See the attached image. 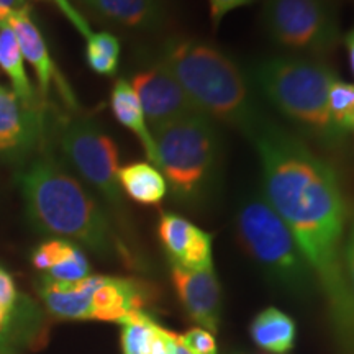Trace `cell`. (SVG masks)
Wrapping results in <instances>:
<instances>
[{
  "mask_svg": "<svg viewBox=\"0 0 354 354\" xmlns=\"http://www.w3.org/2000/svg\"><path fill=\"white\" fill-rule=\"evenodd\" d=\"M110 107H112V113L117 118V122L122 123L127 130H130L140 140L146 156H148V161L158 167V154L153 133L149 130L145 112L130 81L118 79L115 82L112 94H110Z\"/></svg>",
  "mask_w": 354,
  "mask_h": 354,
  "instance_id": "2e32d148",
  "label": "cell"
},
{
  "mask_svg": "<svg viewBox=\"0 0 354 354\" xmlns=\"http://www.w3.org/2000/svg\"><path fill=\"white\" fill-rule=\"evenodd\" d=\"M59 148L74 171L115 210L123 207L118 183L120 156L115 141L88 120H69L59 131Z\"/></svg>",
  "mask_w": 354,
  "mask_h": 354,
  "instance_id": "ba28073f",
  "label": "cell"
},
{
  "mask_svg": "<svg viewBox=\"0 0 354 354\" xmlns=\"http://www.w3.org/2000/svg\"><path fill=\"white\" fill-rule=\"evenodd\" d=\"M104 19L128 28L149 30L162 24L161 0H82Z\"/></svg>",
  "mask_w": 354,
  "mask_h": 354,
  "instance_id": "e0dca14e",
  "label": "cell"
},
{
  "mask_svg": "<svg viewBox=\"0 0 354 354\" xmlns=\"http://www.w3.org/2000/svg\"><path fill=\"white\" fill-rule=\"evenodd\" d=\"M86 44V61L88 68L99 76H113L120 64V41L109 32H94Z\"/></svg>",
  "mask_w": 354,
  "mask_h": 354,
  "instance_id": "44dd1931",
  "label": "cell"
},
{
  "mask_svg": "<svg viewBox=\"0 0 354 354\" xmlns=\"http://www.w3.org/2000/svg\"><path fill=\"white\" fill-rule=\"evenodd\" d=\"M263 24L287 55L325 59L342 41L330 0H266Z\"/></svg>",
  "mask_w": 354,
  "mask_h": 354,
  "instance_id": "52a82bcc",
  "label": "cell"
},
{
  "mask_svg": "<svg viewBox=\"0 0 354 354\" xmlns=\"http://www.w3.org/2000/svg\"><path fill=\"white\" fill-rule=\"evenodd\" d=\"M17 183L38 230L74 240L104 259L130 263L99 202L55 159H35L17 174Z\"/></svg>",
  "mask_w": 354,
  "mask_h": 354,
  "instance_id": "7a4b0ae2",
  "label": "cell"
},
{
  "mask_svg": "<svg viewBox=\"0 0 354 354\" xmlns=\"http://www.w3.org/2000/svg\"><path fill=\"white\" fill-rule=\"evenodd\" d=\"M0 69L10 79L12 92L21 102L28 105H39L32 81L25 71L19 41L7 21H0Z\"/></svg>",
  "mask_w": 354,
  "mask_h": 354,
  "instance_id": "ffe728a7",
  "label": "cell"
},
{
  "mask_svg": "<svg viewBox=\"0 0 354 354\" xmlns=\"http://www.w3.org/2000/svg\"><path fill=\"white\" fill-rule=\"evenodd\" d=\"M180 336V335H179ZM176 354H194L192 351H189L187 348L184 346L183 343H179V346H177V351H176Z\"/></svg>",
  "mask_w": 354,
  "mask_h": 354,
  "instance_id": "836d02e7",
  "label": "cell"
},
{
  "mask_svg": "<svg viewBox=\"0 0 354 354\" xmlns=\"http://www.w3.org/2000/svg\"><path fill=\"white\" fill-rule=\"evenodd\" d=\"M123 354H148L158 323L145 310L133 312L120 322Z\"/></svg>",
  "mask_w": 354,
  "mask_h": 354,
  "instance_id": "7402d4cb",
  "label": "cell"
},
{
  "mask_svg": "<svg viewBox=\"0 0 354 354\" xmlns=\"http://www.w3.org/2000/svg\"><path fill=\"white\" fill-rule=\"evenodd\" d=\"M328 110L333 125L342 135L354 133V84L336 79L328 92Z\"/></svg>",
  "mask_w": 354,
  "mask_h": 354,
  "instance_id": "603a6c76",
  "label": "cell"
},
{
  "mask_svg": "<svg viewBox=\"0 0 354 354\" xmlns=\"http://www.w3.org/2000/svg\"><path fill=\"white\" fill-rule=\"evenodd\" d=\"M158 234L172 266L198 271L214 268V238L184 216L166 212L159 216Z\"/></svg>",
  "mask_w": 354,
  "mask_h": 354,
  "instance_id": "7c38bea8",
  "label": "cell"
},
{
  "mask_svg": "<svg viewBox=\"0 0 354 354\" xmlns=\"http://www.w3.org/2000/svg\"><path fill=\"white\" fill-rule=\"evenodd\" d=\"M180 343L194 354H216V342L210 331L192 328L180 335Z\"/></svg>",
  "mask_w": 354,
  "mask_h": 354,
  "instance_id": "d4e9b609",
  "label": "cell"
},
{
  "mask_svg": "<svg viewBox=\"0 0 354 354\" xmlns=\"http://www.w3.org/2000/svg\"><path fill=\"white\" fill-rule=\"evenodd\" d=\"M43 130L41 105L25 104L0 86V158H25L37 148Z\"/></svg>",
  "mask_w": 354,
  "mask_h": 354,
  "instance_id": "30bf717a",
  "label": "cell"
},
{
  "mask_svg": "<svg viewBox=\"0 0 354 354\" xmlns=\"http://www.w3.org/2000/svg\"><path fill=\"white\" fill-rule=\"evenodd\" d=\"M6 21L13 30V33H15L24 59H26V63L35 69L41 95H48L53 84L59 91V94L66 104L69 107L76 109V97H74L73 91H71L69 84L66 82V79L57 71L55 61L51 59L46 41H44L43 35L38 30L37 24L33 21L32 15H30V8L12 12Z\"/></svg>",
  "mask_w": 354,
  "mask_h": 354,
  "instance_id": "4fadbf2b",
  "label": "cell"
},
{
  "mask_svg": "<svg viewBox=\"0 0 354 354\" xmlns=\"http://www.w3.org/2000/svg\"><path fill=\"white\" fill-rule=\"evenodd\" d=\"M158 63L169 71L198 112L248 136L263 120L250 79L228 53L209 41L169 38Z\"/></svg>",
  "mask_w": 354,
  "mask_h": 354,
  "instance_id": "3957f363",
  "label": "cell"
},
{
  "mask_svg": "<svg viewBox=\"0 0 354 354\" xmlns=\"http://www.w3.org/2000/svg\"><path fill=\"white\" fill-rule=\"evenodd\" d=\"M248 136L259 158L263 196L289 227L325 295L339 343L354 354V295L343 259L349 207L339 177L302 138L268 118Z\"/></svg>",
  "mask_w": 354,
  "mask_h": 354,
  "instance_id": "6da1fadb",
  "label": "cell"
},
{
  "mask_svg": "<svg viewBox=\"0 0 354 354\" xmlns=\"http://www.w3.org/2000/svg\"><path fill=\"white\" fill-rule=\"evenodd\" d=\"M343 259H344V271H346L349 287H351V292L354 295V205L349 209Z\"/></svg>",
  "mask_w": 354,
  "mask_h": 354,
  "instance_id": "4316f807",
  "label": "cell"
},
{
  "mask_svg": "<svg viewBox=\"0 0 354 354\" xmlns=\"http://www.w3.org/2000/svg\"><path fill=\"white\" fill-rule=\"evenodd\" d=\"M167 190L184 205L207 201L220 180L221 143L215 122L190 115L151 130Z\"/></svg>",
  "mask_w": 354,
  "mask_h": 354,
  "instance_id": "5b68a950",
  "label": "cell"
},
{
  "mask_svg": "<svg viewBox=\"0 0 354 354\" xmlns=\"http://www.w3.org/2000/svg\"><path fill=\"white\" fill-rule=\"evenodd\" d=\"M148 302V286L136 279L94 276L88 320L120 323Z\"/></svg>",
  "mask_w": 354,
  "mask_h": 354,
  "instance_id": "5bb4252c",
  "label": "cell"
},
{
  "mask_svg": "<svg viewBox=\"0 0 354 354\" xmlns=\"http://www.w3.org/2000/svg\"><path fill=\"white\" fill-rule=\"evenodd\" d=\"M130 84L138 97L149 130L201 113L179 82L158 61L148 69L136 73Z\"/></svg>",
  "mask_w": 354,
  "mask_h": 354,
  "instance_id": "9c48e42d",
  "label": "cell"
},
{
  "mask_svg": "<svg viewBox=\"0 0 354 354\" xmlns=\"http://www.w3.org/2000/svg\"><path fill=\"white\" fill-rule=\"evenodd\" d=\"M171 277L179 302L190 320L215 333L221 315V289L214 268L190 271L171 266Z\"/></svg>",
  "mask_w": 354,
  "mask_h": 354,
  "instance_id": "8fae6325",
  "label": "cell"
},
{
  "mask_svg": "<svg viewBox=\"0 0 354 354\" xmlns=\"http://www.w3.org/2000/svg\"><path fill=\"white\" fill-rule=\"evenodd\" d=\"M7 339L8 338H0V354H12L10 349L7 348Z\"/></svg>",
  "mask_w": 354,
  "mask_h": 354,
  "instance_id": "d6a6232c",
  "label": "cell"
},
{
  "mask_svg": "<svg viewBox=\"0 0 354 354\" xmlns=\"http://www.w3.org/2000/svg\"><path fill=\"white\" fill-rule=\"evenodd\" d=\"M81 248L68 240H50L39 245L32 254V263L38 271L50 272L66 261L81 253Z\"/></svg>",
  "mask_w": 354,
  "mask_h": 354,
  "instance_id": "cb8c5ba5",
  "label": "cell"
},
{
  "mask_svg": "<svg viewBox=\"0 0 354 354\" xmlns=\"http://www.w3.org/2000/svg\"><path fill=\"white\" fill-rule=\"evenodd\" d=\"M48 2L56 3L57 8H59V10L64 13V17L71 21V24L76 26V30L82 35L84 38L87 39L92 33H94V32H92L91 26H88L87 20L84 19V17L76 10V8H74V6L69 2V0H48Z\"/></svg>",
  "mask_w": 354,
  "mask_h": 354,
  "instance_id": "f1b7e54d",
  "label": "cell"
},
{
  "mask_svg": "<svg viewBox=\"0 0 354 354\" xmlns=\"http://www.w3.org/2000/svg\"><path fill=\"white\" fill-rule=\"evenodd\" d=\"M251 336L261 349L272 354H287L295 343V323L279 308L269 307L251 323Z\"/></svg>",
  "mask_w": 354,
  "mask_h": 354,
  "instance_id": "d6986e66",
  "label": "cell"
},
{
  "mask_svg": "<svg viewBox=\"0 0 354 354\" xmlns=\"http://www.w3.org/2000/svg\"><path fill=\"white\" fill-rule=\"evenodd\" d=\"M92 286L94 276L77 282H61L43 276L39 295L55 317L64 320H88Z\"/></svg>",
  "mask_w": 354,
  "mask_h": 354,
  "instance_id": "9a60e30c",
  "label": "cell"
},
{
  "mask_svg": "<svg viewBox=\"0 0 354 354\" xmlns=\"http://www.w3.org/2000/svg\"><path fill=\"white\" fill-rule=\"evenodd\" d=\"M179 343H180L179 335L172 333V331L156 325L151 344H149L148 354H176Z\"/></svg>",
  "mask_w": 354,
  "mask_h": 354,
  "instance_id": "484cf974",
  "label": "cell"
},
{
  "mask_svg": "<svg viewBox=\"0 0 354 354\" xmlns=\"http://www.w3.org/2000/svg\"><path fill=\"white\" fill-rule=\"evenodd\" d=\"M241 246L268 277L297 297H307L317 281L286 221L263 194L245 198L236 214Z\"/></svg>",
  "mask_w": 354,
  "mask_h": 354,
  "instance_id": "8992f818",
  "label": "cell"
},
{
  "mask_svg": "<svg viewBox=\"0 0 354 354\" xmlns=\"http://www.w3.org/2000/svg\"><path fill=\"white\" fill-rule=\"evenodd\" d=\"M254 2L256 0H207L212 24L216 26L230 12L236 10V8L251 6V3Z\"/></svg>",
  "mask_w": 354,
  "mask_h": 354,
  "instance_id": "83f0119b",
  "label": "cell"
},
{
  "mask_svg": "<svg viewBox=\"0 0 354 354\" xmlns=\"http://www.w3.org/2000/svg\"><path fill=\"white\" fill-rule=\"evenodd\" d=\"M17 300H19V294H17L15 282L10 274L0 268V304L15 308Z\"/></svg>",
  "mask_w": 354,
  "mask_h": 354,
  "instance_id": "f546056e",
  "label": "cell"
},
{
  "mask_svg": "<svg viewBox=\"0 0 354 354\" xmlns=\"http://www.w3.org/2000/svg\"><path fill=\"white\" fill-rule=\"evenodd\" d=\"M30 8L26 0H0V21H6L12 12Z\"/></svg>",
  "mask_w": 354,
  "mask_h": 354,
  "instance_id": "4dcf8cb0",
  "label": "cell"
},
{
  "mask_svg": "<svg viewBox=\"0 0 354 354\" xmlns=\"http://www.w3.org/2000/svg\"><path fill=\"white\" fill-rule=\"evenodd\" d=\"M343 41H344V46H346V51H348L349 68H351V73L354 76V26L351 30H349L346 35H344Z\"/></svg>",
  "mask_w": 354,
  "mask_h": 354,
  "instance_id": "1f68e13d",
  "label": "cell"
},
{
  "mask_svg": "<svg viewBox=\"0 0 354 354\" xmlns=\"http://www.w3.org/2000/svg\"><path fill=\"white\" fill-rule=\"evenodd\" d=\"M118 183L131 201L141 205H158L167 194V183L153 162L138 161L118 169Z\"/></svg>",
  "mask_w": 354,
  "mask_h": 354,
  "instance_id": "ac0fdd59",
  "label": "cell"
},
{
  "mask_svg": "<svg viewBox=\"0 0 354 354\" xmlns=\"http://www.w3.org/2000/svg\"><path fill=\"white\" fill-rule=\"evenodd\" d=\"M0 338H6V336H0Z\"/></svg>",
  "mask_w": 354,
  "mask_h": 354,
  "instance_id": "e575fe53",
  "label": "cell"
},
{
  "mask_svg": "<svg viewBox=\"0 0 354 354\" xmlns=\"http://www.w3.org/2000/svg\"><path fill=\"white\" fill-rule=\"evenodd\" d=\"M250 77L266 100L304 135L326 148H339L346 141L330 117L328 92L338 74L325 59L271 56L258 61Z\"/></svg>",
  "mask_w": 354,
  "mask_h": 354,
  "instance_id": "277c9868",
  "label": "cell"
}]
</instances>
